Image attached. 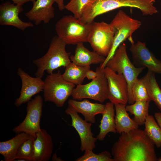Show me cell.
I'll return each instance as SVG.
<instances>
[{
    "mask_svg": "<svg viewBox=\"0 0 161 161\" xmlns=\"http://www.w3.org/2000/svg\"><path fill=\"white\" fill-rule=\"evenodd\" d=\"M36 135L32 161H48L51 157L53 148L52 137L42 129Z\"/></svg>",
    "mask_w": 161,
    "mask_h": 161,
    "instance_id": "17",
    "label": "cell"
},
{
    "mask_svg": "<svg viewBox=\"0 0 161 161\" xmlns=\"http://www.w3.org/2000/svg\"><path fill=\"white\" fill-rule=\"evenodd\" d=\"M2 1L3 0H1ZM14 4L23 5L24 4L29 2L33 3L36 0H11Z\"/></svg>",
    "mask_w": 161,
    "mask_h": 161,
    "instance_id": "32",
    "label": "cell"
},
{
    "mask_svg": "<svg viewBox=\"0 0 161 161\" xmlns=\"http://www.w3.org/2000/svg\"><path fill=\"white\" fill-rule=\"evenodd\" d=\"M144 131L157 148L161 147V128L154 117L148 114L144 123Z\"/></svg>",
    "mask_w": 161,
    "mask_h": 161,
    "instance_id": "26",
    "label": "cell"
},
{
    "mask_svg": "<svg viewBox=\"0 0 161 161\" xmlns=\"http://www.w3.org/2000/svg\"><path fill=\"white\" fill-rule=\"evenodd\" d=\"M90 69V66H78L71 62L66 67L62 75L67 81L75 85H80L82 84L87 71Z\"/></svg>",
    "mask_w": 161,
    "mask_h": 161,
    "instance_id": "23",
    "label": "cell"
},
{
    "mask_svg": "<svg viewBox=\"0 0 161 161\" xmlns=\"http://www.w3.org/2000/svg\"><path fill=\"white\" fill-rule=\"evenodd\" d=\"M104 71L108 83V99L114 104L128 103V85L124 77L106 66Z\"/></svg>",
    "mask_w": 161,
    "mask_h": 161,
    "instance_id": "11",
    "label": "cell"
},
{
    "mask_svg": "<svg viewBox=\"0 0 161 161\" xmlns=\"http://www.w3.org/2000/svg\"><path fill=\"white\" fill-rule=\"evenodd\" d=\"M126 104H114L116 114L114 123L117 133H122L139 128V126L129 116L126 109Z\"/></svg>",
    "mask_w": 161,
    "mask_h": 161,
    "instance_id": "21",
    "label": "cell"
},
{
    "mask_svg": "<svg viewBox=\"0 0 161 161\" xmlns=\"http://www.w3.org/2000/svg\"><path fill=\"white\" fill-rule=\"evenodd\" d=\"M54 3V0H36L32 3V7L26 13L25 16L36 25L42 22L48 24L55 17L53 6Z\"/></svg>",
    "mask_w": 161,
    "mask_h": 161,
    "instance_id": "16",
    "label": "cell"
},
{
    "mask_svg": "<svg viewBox=\"0 0 161 161\" xmlns=\"http://www.w3.org/2000/svg\"><path fill=\"white\" fill-rule=\"evenodd\" d=\"M157 161H161V157H160L158 158H157Z\"/></svg>",
    "mask_w": 161,
    "mask_h": 161,
    "instance_id": "36",
    "label": "cell"
},
{
    "mask_svg": "<svg viewBox=\"0 0 161 161\" xmlns=\"http://www.w3.org/2000/svg\"><path fill=\"white\" fill-rule=\"evenodd\" d=\"M54 1L57 4L58 9L60 11H62L65 9L64 0H54Z\"/></svg>",
    "mask_w": 161,
    "mask_h": 161,
    "instance_id": "33",
    "label": "cell"
},
{
    "mask_svg": "<svg viewBox=\"0 0 161 161\" xmlns=\"http://www.w3.org/2000/svg\"><path fill=\"white\" fill-rule=\"evenodd\" d=\"M68 106L78 113H81L86 121L94 123H95V116L104 112L105 104L93 103L88 100L84 99L78 101L69 99L68 101Z\"/></svg>",
    "mask_w": 161,
    "mask_h": 161,
    "instance_id": "18",
    "label": "cell"
},
{
    "mask_svg": "<svg viewBox=\"0 0 161 161\" xmlns=\"http://www.w3.org/2000/svg\"><path fill=\"white\" fill-rule=\"evenodd\" d=\"M155 74L148 71L142 78L146 86L151 100L153 101L161 111V89L157 81Z\"/></svg>",
    "mask_w": 161,
    "mask_h": 161,
    "instance_id": "24",
    "label": "cell"
},
{
    "mask_svg": "<svg viewBox=\"0 0 161 161\" xmlns=\"http://www.w3.org/2000/svg\"><path fill=\"white\" fill-rule=\"evenodd\" d=\"M104 69L99 66L96 69L98 75L95 79L87 84L76 85L71 95L73 99L88 98L101 103L108 99V83Z\"/></svg>",
    "mask_w": 161,
    "mask_h": 161,
    "instance_id": "8",
    "label": "cell"
},
{
    "mask_svg": "<svg viewBox=\"0 0 161 161\" xmlns=\"http://www.w3.org/2000/svg\"><path fill=\"white\" fill-rule=\"evenodd\" d=\"M84 152V154L78 158L76 161H114L112 157V154L106 151L98 154L95 153L92 150H88Z\"/></svg>",
    "mask_w": 161,
    "mask_h": 161,
    "instance_id": "29",
    "label": "cell"
},
{
    "mask_svg": "<svg viewBox=\"0 0 161 161\" xmlns=\"http://www.w3.org/2000/svg\"><path fill=\"white\" fill-rule=\"evenodd\" d=\"M91 0H71L66 5L65 8L71 12L73 16L80 19Z\"/></svg>",
    "mask_w": 161,
    "mask_h": 161,
    "instance_id": "28",
    "label": "cell"
},
{
    "mask_svg": "<svg viewBox=\"0 0 161 161\" xmlns=\"http://www.w3.org/2000/svg\"><path fill=\"white\" fill-rule=\"evenodd\" d=\"M36 137V135H30L29 138L19 148L16 159L32 161L34 152V143Z\"/></svg>",
    "mask_w": 161,
    "mask_h": 161,
    "instance_id": "27",
    "label": "cell"
},
{
    "mask_svg": "<svg viewBox=\"0 0 161 161\" xmlns=\"http://www.w3.org/2000/svg\"><path fill=\"white\" fill-rule=\"evenodd\" d=\"M102 117L99 126L100 131L96 138L97 140L103 141L109 132L117 133L114 123V104L110 102L106 103Z\"/></svg>",
    "mask_w": 161,
    "mask_h": 161,
    "instance_id": "22",
    "label": "cell"
},
{
    "mask_svg": "<svg viewBox=\"0 0 161 161\" xmlns=\"http://www.w3.org/2000/svg\"><path fill=\"white\" fill-rule=\"evenodd\" d=\"M83 42L76 44L75 53L70 56L71 62L82 66H90L92 64H102L106 57L98 54L95 52L89 50Z\"/></svg>",
    "mask_w": 161,
    "mask_h": 161,
    "instance_id": "19",
    "label": "cell"
},
{
    "mask_svg": "<svg viewBox=\"0 0 161 161\" xmlns=\"http://www.w3.org/2000/svg\"><path fill=\"white\" fill-rule=\"evenodd\" d=\"M155 0H91L80 19L90 24L97 16L123 7L139 9L143 16L152 15L157 10L154 6Z\"/></svg>",
    "mask_w": 161,
    "mask_h": 161,
    "instance_id": "2",
    "label": "cell"
},
{
    "mask_svg": "<svg viewBox=\"0 0 161 161\" xmlns=\"http://www.w3.org/2000/svg\"><path fill=\"white\" fill-rule=\"evenodd\" d=\"M17 73L21 79L22 86L20 96L14 104L19 107L31 100L33 96L43 91L44 81L41 78L31 77L21 68L18 69Z\"/></svg>",
    "mask_w": 161,
    "mask_h": 161,
    "instance_id": "14",
    "label": "cell"
},
{
    "mask_svg": "<svg viewBox=\"0 0 161 161\" xmlns=\"http://www.w3.org/2000/svg\"><path fill=\"white\" fill-rule=\"evenodd\" d=\"M111 154L114 161H157L154 145L138 129L124 132L114 144Z\"/></svg>",
    "mask_w": 161,
    "mask_h": 161,
    "instance_id": "1",
    "label": "cell"
},
{
    "mask_svg": "<svg viewBox=\"0 0 161 161\" xmlns=\"http://www.w3.org/2000/svg\"><path fill=\"white\" fill-rule=\"evenodd\" d=\"M65 113L70 116L71 126L75 129L79 135L81 142V151L93 150L96 147L95 143L97 139L93 136L92 131V123L83 119L78 113L69 106L66 109Z\"/></svg>",
    "mask_w": 161,
    "mask_h": 161,
    "instance_id": "12",
    "label": "cell"
},
{
    "mask_svg": "<svg viewBox=\"0 0 161 161\" xmlns=\"http://www.w3.org/2000/svg\"><path fill=\"white\" fill-rule=\"evenodd\" d=\"M92 23L85 24L73 16L66 15L57 21L55 30L57 36L67 45H75L88 42Z\"/></svg>",
    "mask_w": 161,
    "mask_h": 161,
    "instance_id": "5",
    "label": "cell"
},
{
    "mask_svg": "<svg viewBox=\"0 0 161 161\" xmlns=\"http://www.w3.org/2000/svg\"><path fill=\"white\" fill-rule=\"evenodd\" d=\"M150 101H136L132 104L126 106V111L134 115L133 119L139 126L144 124L147 116L148 114Z\"/></svg>",
    "mask_w": 161,
    "mask_h": 161,
    "instance_id": "25",
    "label": "cell"
},
{
    "mask_svg": "<svg viewBox=\"0 0 161 161\" xmlns=\"http://www.w3.org/2000/svg\"><path fill=\"white\" fill-rule=\"evenodd\" d=\"M52 160L53 161H63L60 158L57 157L56 153L53 154L52 157Z\"/></svg>",
    "mask_w": 161,
    "mask_h": 161,
    "instance_id": "35",
    "label": "cell"
},
{
    "mask_svg": "<svg viewBox=\"0 0 161 161\" xmlns=\"http://www.w3.org/2000/svg\"><path fill=\"white\" fill-rule=\"evenodd\" d=\"M106 66L123 75L128 85V103H134V88L139 75L145 67H137L131 63L127 53L126 45L123 42L118 47Z\"/></svg>",
    "mask_w": 161,
    "mask_h": 161,
    "instance_id": "4",
    "label": "cell"
},
{
    "mask_svg": "<svg viewBox=\"0 0 161 161\" xmlns=\"http://www.w3.org/2000/svg\"><path fill=\"white\" fill-rule=\"evenodd\" d=\"M66 45L57 35L53 37L46 53L33 61L37 67L35 74L36 77L41 78L45 71L51 74L55 69L66 67L71 62L70 53L66 50Z\"/></svg>",
    "mask_w": 161,
    "mask_h": 161,
    "instance_id": "3",
    "label": "cell"
},
{
    "mask_svg": "<svg viewBox=\"0 0 161 161\" xmlns=\"http://www.w3.org/2000/svg\"><path fill=\"white\" fill-rule=\"evenodd\" d=\"M129 50L134 64L139 67L147 68L148 71L161 74V61L155 57L145 43L139 41L132 43Z\"/></svg>",
    "mask_w": 161,
    "mask_h": 161,
    "instance_id": "13",
    "label": "cell"
},
{
    "mask_svg": "<svg viewBox=\"0 0 161 161\" xmlns=\"http://www.w3.org/2000/svg\"><path fill=\"white\" fill-rule=\"evenodd\" d=\"M133 95L135 101H151L147 89L142 78H138L134 87Z\"/></svg>",
    "mask_w": 161,
    "mask_h": 161,
    "instance_id": "30",
    "label": "cell"
},
{
    "mask_svg": "<svg viewBox=\"0 0 161 161\" xmlns=\"http://www.w3.org/2000/svg\"><path fill=\"white\" fill-rule=\"evenodd\" d=\"M30 134L24 132L17 134L14 137L0 142V154L5 161H13L16 159L18 150L21 145L29 137Z\"/></svg>",
    "mask_w": 161,
    "mask_h": 161,
    "instance_id": "20",
    "label": "cell"
},
{
    "mask_svg": "<svg viewBox=\"0 0 161 161\" xmlns=\"http://www.w3.org/2000/svg\"><path fill=\"white\" fill-rule=\"evenodd\" d=\"M114 32V40L112 48L103 63L100 64L104 69L120 45L128 38L131 43L134 42L132 37L134 32L141 25L140 21L133 19L120 10L110 23Z\"/></svg>",
    "mask_w": 161,
    "mask_h": 161,
    "instance_id": "6",
    "label": "cell"
},
{
    "mask_svg": "<svg viewBox=\"0 0 161 161\" xmlns=\"http://www.w3.org/2000/svg\"><path fill=\"white\" fill-rule=\"evenodd\" d=\"M75 85L66 80L60 71L49 74L44 81L43 91L46 101L61 107L71 96Z\"/></svg>",
    "mask_w": 161,
    "mask_h": 161,
    "instance_id": "7",
    "label": "cell"
},
{
    "mask_svg": "<svg viewBox=\"0 0 161 161\" xmlns=\"http://www.w3.org/2000/svg\"><path fill=\"white\" fill-rule=\"evenodd\" d=\"M98 72L97 70L95 72L90 69L88 70L86 74V78L88 80H94L97 76Z\"/></svg>",
    "mask_w": 161,
    "mask_h": 161,
    "instance_id": "31",
    "label": "cell"
},
{
    "mask_svg": "<svg viewBox=\"0 0 161 161\" xmlns=\"http://www.w3.org/2000/svg\"><path fill=\"white\" fill-rule=\"evenodd\" d=\"M154 117L158 124L161 128V113L160 112L155 113Z\"/></svg>",
    "mask_w": 161,
    "mask_h": 161,
    "instance_id": "34",
    "label": "cell"
},
{
    "mask_svg": "<svg viewBox=\"0 0 161 161\" xmlns=\"http://www.w3.org/2000/svg\"><path fill=\"white\" fill-rule=\"evenodd\" d=\"M23 11L22 5L9 1L3 3L0 5V25L12 26L22 31L33 27L32 23L24 22L19 18V14Z\"/></svg>",
    "mask_w": 161,
    "mask_h": 161,
    "instance_id": "15",
    "label": "cell"
},
{
    "mask_svg": "<svg viewBox=\"0 0 161 161\" xmlns=\"http://www.w3.org/2000/svg\"><path fill=\"white\" fill-rule=\"evenodd\" d=\"M43 100L41 96L37 95L27 102V114L23 121L13 129L14 133L24 132L35 135L41 129L40 121L42 114Z\"/></svg>",
    "mask_w": 161,
    "mask_h": 161,
    "instance_id": "10",
    "label": "cell"
},
{
    "mask_svg": "<svg viewBox=\"0 0 161 161\" xmlns=\"http://www.w3.org/2000/svg\"><path fill=\"white\" fill-rule=\"evenodd\" d=\"M114 36V31L110 24L103 21L94 22L88 37V42L93 51L106 57L112 48Z\"/></svg>",
    "mask_w": 161,
    "mask_h": 161,
    "instance_id": "9",
    "label": "cell"
}]
</instances>
